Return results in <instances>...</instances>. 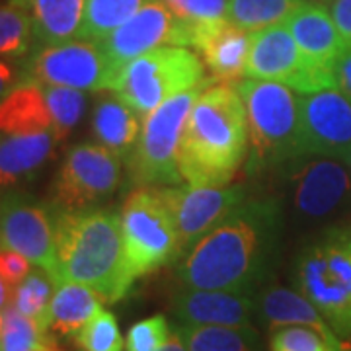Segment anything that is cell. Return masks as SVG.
<instances>
[{
	"instance_id": "ab89813d",
	"label": "cell",
	"mask_w": 351,
	"mask_h": 351,
	"mask_svg": "<svg viewBox=\"0 0 351 351\" xmlns=\"http://www.w3.org/2000/svg\"><path fill=\"white\" fill-rule=\"evenodd\" d=\"M330 14L338 25L341 38L346 39V43H351V0H332Z\"/></svg>"
},
{
	"instance_id": "7a4b0ae2",
	"label": "cell",
	"mask_w": 351,
	"mask_h": 351,
	"mask_svg": "<svg viewBox=\"0 0 351 351\" xmlns=\"http://www.w3.org/2000/svg\"><path fill=\"white\" fill-rule=\"evenodd\" d=\"M248 154V117L237 88L207 86L193 104L178 149V168L191 186H226Z\"/></svg>"
},
{
	"instance_id": "7402d4cb",
	"label": "cell",
	"mask_w": 351,
	"mask_h": 351,
	"mask_svg": "<svg viewBox=\"0 0 351 351\" xmlns=\"http://www.w3.org/2000/svg\"><path fill=\"white\" fill-rule=\"evenodd\" d=\"M55 133L0 135V188L12 189L32 180L53 156Z\"/></svg>"
},
{
	"instance_id": "ffe728a7",
	"label": "cell",
	"mask_w": 351,
	"mask_h": 351,
	"mask_svg": "<svg viewBox=\"0 0 351 351\" xmlns=\"http://www.w3.org/2000/svg\"><path fill=\"white\" fill-rule=\"evenodd\" d=\"M299 49L311 61L332 66L334 59L348 43L341 38L332 14L322 4L304 2L285 22Z\"/></svg>"
},
{
	"instance_id": "f546056e",
	"label": "cell",
	"mask_w": 351,
	"mask_h": 351,
	"mask_svg": "<svg viewBox=\"0 0 351 351\" xmlns=\"http://www.w3.org/2000/svg\"><path fill=\"white\" fill-rule=\"evenodd\" d=\"M34 51L29 16L12 2L0 4V59L22 63Z\"/></svg>"
},
{
	"instance_id": "d590c367",
	"label": "cell",
	"mask_w": 351,
	"mask_h": 351,
	"mask_svg": "<svg viewBox=\"0 0 351 351\" xmlns=\"http://www.w3.org/2000/svg\"><path fill=\"white\" fill-rule=\"evenodd\" d=\"M186 24L205 25L226 20L228 0H162Z\"/></svg>"
},
{
	"instance_id": "60d3db41",
	"label": "cell",
	"mask_w": 351,
	"mask_h": 351,
	"mask_svg": "<svg viewBox=\"0 0 351 351\" xmlns=\"http://www.w3.org/2000/svg\"><path fill=\"white\" fill-rule=\"evenodd\" d=\"M158 351H188V350H186V346H184V341L180 339V336H178L174 330H172V336H170V339H168V341H166Z\"/></svg>"
},
{
	"instance_id": "7c38bea8",
	"label": "cell",
	"mask_w": 351,
	"mask_h": 351,
	"mask_svg": "<svg viewBox=\"0 0 351 351\" xmlns=\"http://www.w3.org/2000/svg\"><path fill=\"white\" fill-rule=\"evenodd\" d=\"M195 27L182 22L162 0H149L100 43L115 73L121 76L127 64L149 51L166 45L193 47Z\"/></svg>"
},
{
	"instance_id": "d4e9b609",
	"label": "cell",
	"mask_w": 351,
	"mask_h": 351,
	"mask_svg": "<svg viewBox=\"0 0 351 351\" xmlns=\"http://www.w3.org/2000/svg\"><path fill=\"white\" fill-rule=\"evenodd\" d=\"M96 291L75 281H57L47 316V332L59 338H76L88 320L101 308Z\"/></svg>"
},
{
	"instance_id": "d6986e66",
	"label": "cell",
	"mask_w": 351,
	"mask_h": 351,
	"mask_svg": "<svg viewBox=\"0 0 351 351\" xmlns=\"http://www.w3.org/2000/svg\"><path fill=\"white\" fill-rule=\"evenodd\" d=\"M256 318L267 330H276L279 326H306L324 334L336 343H343L320 311L299 291L287 287H263L256 295Z\"/></svg>"
},
{
	"instance_id": "2e32d148",
	"label": "cell",
	"mask_w": 351,
	"mask_h": 351,
	"mask_svg": "<svg viewBox=\"0 0 351 351\" xmlns=\"http://www.w3.org/2000/svg\"><path fill=\"white\" fill-rule=\"evenodd\" d=\"M289 178L293 184V207L308 221L336 213L351 191L350 168L338 158H295L289 162Z\"/></svg>"
},
{
	"instance_id": "d6a6232c",
	"label": "cell",
	"mask_w": 351,
	"mask_h": 351,
	"mask_svg": "<svg viewBox=\"0 0 351 351\" xmlns=\"http://www.w3.org/2000/svg\"><path fill=\"white\" fill-rule=\"evenodd\" d=\"M76 343L84 351H123L125 341L117 326V320L110 311L100 308L88 324L76 334Z\"/></svg>"
},
{
	"instance_id": "484cf974",
	"label": "cell",
	"mask_w": 351,
	"mask_h": 351,
	"mask_svg": "<svg viewBox=\"0 0 351 351\" xmlns=\"http://www.w3.org/2000/svg\"><path fill=\"white\" fill-rule=\"evenodd\" d=\"M174 332L188 351H263L262 336L252 324H178Z\"/></svg>"
},
{
	"instance_id": "4dcf8cb0",
	"label": "cell",
	"mask_w": 351,
	"mask_h": 351,
	"mask_svg": "<svg viewBox=\"0 0 351 351\" xmlns=\"http://www.w3.org/2000/svg\"><path fill=\"white\" fill-rule=\"evenodd\" d=\"M0 351H39L49 346L51 336L36 320L20 313L12 302L2 311Z\"/></svg>"
},
{
	"instance_id": "52a82bcc",
	"label": "cell",
	"mask_w": 351,
	"mask_h": 351,
	"mask_svg": "<svg viewBox=\"0 0 351 351\" xmlns=\"http://www.w3.org/2000/svg\"><path fill=\"white\" fill-rule=\"evenodd\" d=\"M209 84L191 88L152 110L135 147L127 154L129 184L135 188L178 186L184 178L178 168V149L191 108Z\"/></svg>"
},
{
	"instance_id": "f6af8a7d",
	"label": "cell",
	"mask_w": 351,
	"mask_h": 351,
	"mask_svg": "<svg viewBox=\"0 0 351 351\" xmlns=\"http://www.w3.org/2000/svg\"><path fill=\"white\" fill-rule=\"evenodd\" d=\"M0 328H2V314H0Z\"/></svg>"
},
{
	"instance_id": "9c48e42d",
	"label": "cell",
	"mask_w": 351,
	"mask_h": 351,
	"mask_svg": "<svg viewBox=\"0 0 351 351\" xmlns=\"http://www.w3.org/2000/svg\"><path fill=\"white\" fill-rule=\"evenodd\" d=\"M115 152L98 143H78L64 152V158L51 186L55 211L92 209L117 191L123 172Z\"/></svg>"
},
{
	"instance_id": "f1b7e54d",
	"label": "cell",
	"mask_w": 351,
	"mask_h": 351,
	"mask_svg": "<svg viewBox=\"0 0 351 351\" xmlns=\"http://www.w3.org/2000/svg\"><path fill=\"white\" fill-rule=\"evenodd\" d=\"M55 287H57V281L49 271H45L43 267L32 269L29 276L14 289L12 304L24 316L36 320L39 326L47 332V316H49V306L51 301H53V295H55Z\"/></svg>"
},
{
	"instance_id": "4316f807",
	"label": "cell",
	"mask_w": 351,
	"mask_h": 351,
	"mask_svg": "<svg viewBox=\"0 0 351 351\" xmlns=\"http://www.w3.org/2000/svg\"><path fill=\"white\" fill-rule=\"evenodd\" d=\"M308 0H228L226 20L248 32L285 24Z\"/></svg>"
},
{
	"instance_id": "ee69618b",
	"label": "cell",
	"mask_w": 351,
	"mask_h": 351,
	"mask_svg": "<svg viewBox=\"0 0 351 351\" xmlns=\"http://www.w3.org/2000/svg\"><path fill=\"white\" fill-rule=\"evenodd\" d=\"M346 164H348V166L351 168V154H350V158H348V162H346Z\"/></svg>"
},
{
	"instance_id": "74e56055",
	"label": "cell",
	"mask_w": 351,
	"mask_h": 351,
	"mask_svg": "<svg viewBox=\"0 0 351 351\" xmlns=\"http://www.w3.org/2000/svg\"><path fill=\"white\" fill-rule=\"evenodd\" d=\"M336 88L351 101V43H348L332 63Z\"/></svg>"
},
{
	"instance_id": "603a6c76",
	"label": "cell",
	"mask_w": 351,
	"mask_h": 351,
	"mask_svg": "<svg viewBox=\"0 0 351 351\" xmlns=\"http://www.w3.org/2000/svg\"><path fill=\"white\" fill-rule=\"evenodd\" d=\"M141 113L135 112L117 94H112V90H104L92 110V137L119 158H127L141 135Z\"/></svg>"
},
{
	"instance_id": "7bdbcfd3",
	"label": "cell",
	"mask_w": 351,
	"mask_h": 351,
	"mask_svg": "<svg viewBox=\"0 0 351 351\" xmlns=\"http://www.w3.org/2000/svg\"><path fill=\"white\" fill-rule=\"evenodd\" d=\"M308 2H314V4H322V6H324V4H330L332 0H308Z\"/></svg>"
},
{
	"instance_id": "e575fe53",
	"label": "cell",
	"mask_w": 351,
	"mask_h": 351,
	"mask_svg": "<svg viewBox=\"0 0 351 351\" xmlns=\"http://www.w3.org/2000/svg\"><path fill=\"white\" fill-rule=\"evenodd\" d=\"M172 336V328L166 316L154 314L129 328L127 351H158Z\"/></svg>"
},
{
	"instance_id": "9a60e30c",
	"label": "cell",
	"mask_w": 351,
	"mask_h": 351,
	"mask_svg": "<svg viewBox=\"0 0 351 351\" xmlns=\"http://www.w3.org/2000/svg\"><path fill=\"white\" fill-rule=\"evenodd\" d=\"M301 156H326L348 162L351 154V101L338 88L301 98Z\"/></svg>"
},
{
	"instance_id": "f35d334b",
	"label": "cell",
	"mask_w": 351,
	"mask_h": 351,
	"mask_svg": "<svg viewBox=\"0 0 351 351\" xmlns=\"http://www.w3.org/2000/svg\"><path fill=\"white\" fill-rule=\"evenodd\" d=\"M25 80L24 69L22 63L16 64L14 61H6V59H0V100L4 96H8L14 88L18 84H22Z\"/></svg>"
},
{
	"instance_id": "cb8c5ba5",
	"label": "cell",
	"mask_w": 351,
	"mask_h": 351,
	"mask_svg": "<svg viewBox=\"0 0 351 351\" xmlns=\"http://www.w3.org/2000/svg\"><path fill=\"white\" fill-rule=\"evenodd\" d=\"M41 131H53L43 86L34 80H24L0 100V135H27Z\"/></svg>"
},
{
	"instance_id": "5b68a950",
	"label": "cell",
	"mask_w": 351,
	"mask_h": 351,
	"mask_svg": "<svg viewBox=\"0 0 351 351\" xmlns=\"http://www.w3.org/2000/svg\"><path fill=\"white\" fill-rule=\"evenodd\" d=\"M239 92L248 117V172L285 166L301 158V98L274 80L246 78Z\"/></svg>"
},
{
	"instance_id": "4fadbf2b",
	"label": "cell",
	"mask_w": 351,
	"mask_h": 351,
	"mask_svg": "<svg viewBox=\"0 0 351 351\" xmlns=\"http://www.w3.org/2000/svg\"><path fill=\"white\" fill-rule=\"evenodd\" d=\"M0 246L22 254L55 277V209L27 193H4L0 197Z\"/></svg>"
},
{
	"instance_id": "30bf717a",
	"label": "cell",
	"mask_w": 351,
	"mask_h": 351,
	"mask_svg": "<svg viewBox=\"0 0 351 351\" xmlns=\"http://www.w3.org/2000/svg\"><path fill=\"white\" fill-rule=\"evenodd\" d=\"M22 69L25 80L82 92L113 90L119 78L100 41L80 38L34 49L22 61Z\"/></svg>"
},
{
	"instance_id": "ac0fdd59",
	"label": "cell",
	"mask_w": 351,
	"mask_h": 351,
	"mask_svg": "<svg viewBox=\"0 0 351 351\" xmlns=\"http://www.w3.org/2000/svg\"><path fill=\"white\" fill-rule=\"evenodd\" d=\"M252 39L254 32L221 20L215 24L197 25L191 49L199 51L213 82L232 84L240 82V78L246 75Z\"/></svg>"
},
{
	"instance_id": "5bb4252c",
	"label": "cell",
	"mask_w": 351,
	"mask_h": 351,
	"mask_svg": "<svg viewBox=\"0 0 351 351\" xmlns=\"http://www.w3.org/2000/svg\"><path fill=\"white\" fill-rule=\"evenodd\" d=\"M174 217L180 258L201 240L242 201L250 197L244 184L226 186H156Z\"/></svg>"
},
{
	"instance_id": "1f68e13d",
	"label": "cell",
	"mask_w": 351,
	"mask_h": 351,
	"mask_svg": "<svg viewBox=\"0 0 351 351\" xmlns=\"http://www.w3.org/2000/svg\"><path fill=\"white\" fill-rule=\"evenodd\" d=\"M43 96L53 119L55 138L57 143H61L75 131V127L80 123L82 115L86 112V92L64 86H43Z\"/></svg>"
},
{
	"instance_id": "3957f363",
	"label": "cell",
	"mask_w": 351,
	"mask_h": 351,
	"mask_svg": "<svg viewBox=\"0 0 351 351\" xmlns=\"http://www.w3.org/2000/svg\"><path fill=\"white\" fill-rule=\"evenodd\" d=\"M55 281L82 283L108 304L121 301L135 283L127 265L121 219L113 211H55Z\"/></svg>"
},
{
	"instance_id": "ba28073f",
	"label": "cell",
	"mask_w": 351,
	"mask_h": 351,
	"mask_svg": "<svg viewBox=\"0 0 351 351\" xmlns=\"http://www.w3.org/2000/svg\"><path fill=\"white\" fill-rule=\"evenodd\" d=\"M119 219L127 265L135 279L180 258L174 217L156 186L133 189Z\"/></svg>"
},
{
	"instance_id": "b9f144b4",
	"label": "cell",
	"mask_w": 351,
	"mask_h": 351,
	"mask_svg": "<svg viewBox=\"0 0 351 351\" xmlns=\"http://www.w3.org/2000/svg\"><path fill=\"white\" fill-rule=\"evenodd\" d=\"M12 302V289L8 287L2 279H0V311L4 306H8Z\"/></svg>"
},
{
	"instance_id": "277c9868",
	"label": "cell",
	"mask_w": 351,
	"mask_h": 351,
	"mask_svg": "<svg viewBox=\"0 0 351 351\" xmlns=\"http://www.w3.org/2000/svg\"><path fill=\"white\" fill-rule=\"evenodd\" d=\"M291 279L339 338H351V228L332 226L297 252Z\"/></svg>"
},
{
	"instance_id": "836d02e7",
	"label": "cell",
	"mask_w": 351,
	"mask_h": 351,
	"mask_svg": "<svg viewBox=\"0 0 351 351\" xmlns=\"http://www.w3.org/2000/svg\"><path fill=\"white\" fill-rule=\"evenodd\" d=\"M269 351H350L306 326H279L271 330Z\"/></svg>"
},
{
	"instance_id": "6da1fadb",
	"label": "cell",
	"mask_w": 351,
	"mask_h": 351,
	"mask_svg": "<svg viewBox=\"0 0 351 351\" xmlns=\"http://www.w3.org/2000/svg\"><path fill=\"white\" fill-rule=\"evenodd\" d=\"M283 226L277 197H248L189 248L178 265L180 281L258 295L276 271Z\"/></svg>"
},
{
	"instance_id": "8d00e7d4",
	"label": "cell",
	"mask_w": 351,
	"mask_h": 351,
	"mask_svg": "<svg viewBox=\"0 0 351 351\" xmlns=\"http://www.w3.org/2000/svg\"><path fill=\"white\" fill-rule=\"evenodd\" d=\"M29 271H32V262L25 256L0 246V279L12 289V293L29 276Z\"/></svg>"
},
{
	"instance_id": "83f0119b",
	"label": "cell",
	"mask_w": 351,
	"mask_h": 351,
	"mask_svg": "<svg viewBox=\"0 0 351 351\" xmlns=\"http://www.w3.org/2000/svg\"><path fill=\"white\" fill-rule=\"evenodd\" d=\"M147 2L149 0H86L84 22L78 38L101 41L135 16Z\"/></svg>"
},
{
	"instance_id": "8992f818",
	"label": "cell",
	"mask_w": 351,
	"mask_h": 351,
	"mask_svg": "<svg viewBox=\"0 0 351 351\" xmlns=\"http://www.w3.org/2000/svg\"><path fill=\"white\" fill-rule=\"evenodd\" d=\"M205 63L189 47L166 45L152 49L127 64L113 92L135 112L147 117L160 104L191 88L211 84Z\"/></svg>"
},
{
	"instance_id": "44dd1931",
	"label": "cell",
	"mask_w": 351,
	"mask_h": 351,
	"mask_svg": "<svg viewBox=\"0 0 351 351\" xmlns=\"http://www.w3.org/2000/svg\"><path fill=\"white\" fill-rule=\"evenodd\" d=\"M32 20L34 49L78 38L86 0H10Z\"/></svg>"
},
{
	"instance_id": "e0dca14e",
	"label": "cell",
	"mask_w": 351,
	"mask_h": 351,
	"mask_svg": "<svg viewBox=\"0 0 351 351\" xmlns=\"http://www.w3.org/2000/svg\"><path fill=\"white\" fill-rule=\"evenodd\" d=\"M170 311L182 324L246 326L256 318V295L221 289H178L170 299Z\"/></svg>"
},
{
	"instance_id": "8fae6325",
	"label": "cell",
	"mask_w": 351,
	"mask_h": 351,
	"mask_svg": "<svg viewBox=\"0 0 351 351\" xmlns=\"http://www.w3.org/2000/svg\"><path fill=\"white\" fill-rule=\"evenodd\" d=\"M246 76L281 82L301 94L336 88L332 66L314 63L304 57L287 25L283 24L254 32Z\"/></svg>"
}]
</instances>
